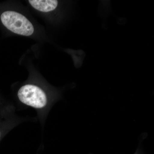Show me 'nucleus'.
<instances>
[{
    "label": "nucleus",
    "mask_w": 154,
    "mask_h": 154,
    "mask_svg": "<svg viewBox=\"0 0 154 154\" xmlns=\"http://www.w3.org/2000/svg\"><path fill=\"white\" fill-rule=\"evenodd\" d=\"M17 95L22 103L35 109L42 110L48 105V99L45 92L35 85L28 84L22 86Z\"/></svg>",
    "instance_id": "1"
},
{
    "label": "nucleus",
    "mask_w": 154,
    "mask_h": 154,
    "mask_svg": "<svg viewBox=\"0 0 154 154\" xmlns=\"http://www.w3.org/2000/svg\"><path fill=\"white\" fill-rule=\"evenodd\" d=\"M1 19L4 26L14 33L30 36L34 32L32 23L25 16L17 12L6 11L1 15Z\"/></svg>",
    "instance_id": "2"
},
{
    "label": "nucleus",
    "mask_w": 154,
    "mask_h": 154,
    "mask_svg": "<svg viewBox=\"0 0 154 154\" xmlns=\"http://www.w3.org/2000/svg\"><path fill=\"white\" fill-rule=\"evenodd\" d=\"M29 2L34 8L43 12L54 11L58 5V1L55 0H30Z\"/></svg>",
    "instance_id": "3"
},
{
    "label": "nucleus",
    "mask_w": 154,
    "mask_h": 154,
    "mask_svg": "<svg viewBox=\"0 0 154 154\" xmlns=\"http://www.w3.org/2000/svg\"><path fill=\"white\" fill-rule=\"evenodd\" d=\"M134 154H143V153L141 150L140 149V148H139L136 151Z\"/></svg>",
    "instance_id": "4"
},
{
    "label": "nucleus",
    "mask_w": 154,
    "mask_h": 154,
    "mask_svg": "<svg viewBox=\"0 0 154 154\" xmlns=\"http://www.w3.org/2000/svg\"><path fill=\"white\" fill-rule=\"evenodd\" d=\"M0 136H1V132H0Z\"/></svg>",
    "instance_id": "5"
}]
</instances>
